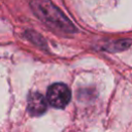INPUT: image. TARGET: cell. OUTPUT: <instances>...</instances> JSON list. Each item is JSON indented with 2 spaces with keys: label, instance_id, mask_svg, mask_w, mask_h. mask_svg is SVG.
Wrapping results in <instances>:
<instances>
[{
  "label": "cell",
  "instance_id": "6da1fadb",
  "mask_svg": "<svg viewBox=\"0 0 132 132\" xmlns=\"http://www.w3.org/2000/svg\"><path fill=\"white\" fill-rule=\"evenodd\" d=\"M31 8L34 13L50 27L67 33L75 31V27L69 19L50 0H32Z\"/></svg>",
  "mask_w": 132,
  "mask_h": 132
},
{
  "label": "cell",
  "instance_id": "7a4b0ae2",
  "mask_svg": "<svg viewBox=\"0 0 132 132\" xmlns=\"http://www.w3.org/2000/svg\"><path fill=\"white\" fill-rule=\"evenodd\" d=\"M71 99V92L69 88L63 82H56L48 87L46 93V101L53 107L63 108Z\"/></svg>",
  "mask_w": 132,
  "mask_h": 132
},
{
  "label": "cell",
  "instance_id": "3957f363",
  "mask_svg": "<svg viewBox=\"0 0 132 132\" xmlns=\"http://www.w3.org/2000/svg\"><path fill=\"white\" fill-rule=\"evenodd\" d=\"M47 108V101L43 95L40 93L34 92L31 93L28 97V112L33 117H38L43 114Z\"/></svg>",
  "mask_w": 132,
  "mask_h": 132
}]
</instances>
